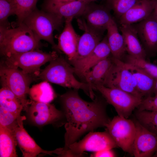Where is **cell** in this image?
Segmentation results:
<instances>
[{"mask_svg":"<svg viewBox=\"0 0 157 157\" xmlns=\"http://www.w3.org/2000/svg\"><path fill=\"white\" fill-rule=\"evenodd\" d=\"M28 94L32 101L45 103H50L56 97L52 87L49 82L44 81L32 86Z\"/></svg>","mask_w":157,"mask_h":157,"instance_id":"25","label":"cell"},{"mask_svg":"<svg viewBox=\"0 0 157 157\" xmlns=\"http://www.w3.org/2000/svg\"><path fill=\"white\" fill-rule=\"evenodd\" d=\"M17 26L12 28L0 26V55L3 57L38 49L45 46L24 24Z\"/></svg>","mask_w":157,"mask_h":157,"instance_id":"2","label":"cell"},{"mask_svg":"<svg viewBox=\"0 0 157 157\" xmlns=\"http://www.w3.org/2000/svg\"><path fill=\"white\" fill-rule=\"evenodd\" d=\"M122 61L144 70L155 79H157V65L147 59L137 58L126 54Z\"/></svg>","mask_w":157,"mask_h":157,"instance_id":"30","label":"cell"},{"mask_svg":"<svg viewBox=\"0 0 157 157\" xmlns=\"http://www.w3.org/2000/svg\"><path fill=\"white\" fill-rule=\"evenodd\" d=\"M126 64L135 78L137 89L143 99V97L153 96L155 79L144 70Z\"/></svg>","mask_w":157,"mask_h":157,"instance_id":"24","label":"cell"},{"mask_svg":"<svg viewBox=\"0 0 157 157\" xmlns=\"http://www.w3.org/2000/svg\"><path fill=\"white\" fill-rule=\"evenodd\" d=\"M137 108L139 110L157 111V95L150 96L143 98Z\"/></svg>","mask_w":157,"mask_h":157,"instance_id":"34","label":"cell"},{"mask_svg":"<svg viewBox=\"0 0 157 157\" xmlns=\"http://www.w3.org/2000/svg\"><path fill=\"white\" fill-rule=\"evenodd\" d=\"M119 29L124 39L127 54L137 58L147 59L146 52L133 25H120Z\"/></svg>","mask_w":157,"mask_h":157,"instance_id":"21","label":"cell"},{"mask_svg":"<svg viewBox=\"0 0 157 157\" xmlns=\"http://www.w3.org/2000/svg\"><path fill=\"white\" fill-rule=\"evenodd\" d=\"M111 55L106 35L88 55L70 64L74 68V73L82 78L84 74L95 65Z\"/></svg>","mask_w":157,"mask_h":157,"instance_id":"17","label":"cell"},{"mask_svg":"<svg viewBox=\"0 0 157 157\" xmlns=\"http://www.w3.org/2000/svg\"><path fill=\"white\" fill-rule=\"evenodd\" d=\"M135 115L136 119L141 125L157 135V111L137 110Z\"/></svg>","mask_w":157,"mask_h":157,"instance_id":"29","label":"cell"},{"mask_svg":"<svg viewBox=\"0 0 157 157\" xmlns=\"http://www.w3.org/2000/svg\"><path fill=\"white\" fill-rule=\"evenodd\" d=\"M73 18L65 19V26L58 38L57 47L58 50L63 52L67 56L70 63L75 59L77 51L79 37L72 24Z\"/></svg>","mask_w":157,"mask_h":157,"instance_id":"19","label":"cell"},{"mask_svg":"<svg viewBox=\"0 0 157 157\" xmlns=\"http://www.w3.org/2000/svg\"><path fill=\"white\" fill-rule=\"evenodd\" d=\"M62 56H58L37 76L38 78L64 87L83 90L92 100L95 96L93 87L89 84L78 81L74 75V67Z\"/></svg>","mask_w":157,"mask_h":157,"instance_id":"3","label":"cell"},{"mask_svg":"<svg viewBox=\"0 0 157 157\" xmlns=\"http://www.w3.org/2000/svg\"><path fill=\"white\" fill-rule=\"evenodd\" d=\"M58 56L55 51L47 53L38 49L3 57L1 63L8 66L19 67L25 73L37 77L41 67Z\"/></svg>","mask_w":157,"mask_h":157,"instance_id":"5","label":"cell"},{"mask_svg":"<svg viewBox=\"0 0 157 157\" xmlns=\"http://www.w3.org/2000/svg\"><path fill=\"white\" fill-rule=\"evenodd\" d=\"M92 156L93 157H113L116 156V155L111 149H105L95 152Z\"/></svg>","mask_w":157,"mask_h":157,"instance_id":"35","label":"cell"},{"mask_svg":"<svg viewBox=\"0 0 157 157\" xmlns=\"http://www.w3.org/2000/svg\"><path fill=\"white\" fill-rule=\"evenodd\" d=\"M107 5L119 19L140 0H107Z\"/></svg>","mask_w":157,"mask_h":157,"instance_id":"31","label":"cell"},{"mask_svg":"<svg viewBox=\"0 0 157 157\" xmlns=\"http://www.w3.org/2000/svg\"><path fill=\"white\" fill-rule=\"evenodd\" d=\"M63 19L51 13L36 8L25 18L23 23L30 28L40 40L47 41L56 51L59 52L54 42L53 34L55 30L62 26Z\"/></svg>","mask_w":157,"mask_h":157,"instance_id":"4","label":"cell"},{"mask_svg":"<svg viewBox=\"0 0 157 157\" xmlns=\"http://www.w3.org/2000/svg\"><path fill=\"white\" fill-rule=\"evenodd\" d=\"M117 147V145L106 130L102 132L91 131L82 139L71 144L65 150L67 157H81L84 156L86 151L96 152Z\"/></svg>","mask_w":157,"mask_h":157,"instance_id":"7","label":"cell"},{"mask_svg":"<svg viewBox=\"0 0 157 157\" xmlns=\"http://www.w3.org/2000/svg\"></svg>","mask_w":157,"mask_h":157,"instance_id":"40","label":"cell"},{"mask_svg":"<svg viewBox=\"0 0 157 157\" xmlns=\"http://www.w3.org/2000/svg\"><path fill=\"white\" fill-rule=\"evenodd\" d=\"M87 3L82 0L62 2L58 0H44L43 10L65 19L82 16Z\"/></svg>","mask_w":157,"mask_h":157,"instance_id":"15","label":"cell"},{"mask_svg":"<svg viewBox=\"0 0 157 157\" xmlns=\"http://www.w3.org/2000/svg\"><path fill=\"white\" fill-rule=\"evenodd\" d=\"M133 121L136 132L131 154L135 157L151 156L157 151V135L145 128L136 119Z\"/></svg>","mask_w":157,"mask_h":157,"instance_id":"13","label":"cell"},{"mask_svg":"<svg viewBox=\"0 0 157 157\" xmlns=\"http://www.w3.org/2000/svg\"><path fill=\"white\" fill-rule=\"evenodd\" d=\"M0 77L2 87L12 92L22 101L25 108L30 103L26 98L30 85L37 77L26 74L18 68L8 66L1 63Z\"/></svg>","mask_w":157,"mask_h":157,"instance_id":"6","label":"cell"},{"mask_svg":"<svg viewBox=\"0 0 157 157\" xmlns=\"http://www.w3.org/2000/svg\"><path fill=\"white\" fill-rule=\"evenodd\" d=\"M153 13L157 20V1L156 0Z\"/></svg>","mask_w":157,"mask_h":157,"instance_id":"36","label":"cell"},{"mask_svg":"<svg viewBox=\"0 0 157 157\" xmlns=\"http://www.w3.org/2000/svg\"><path fill=\"white\" fill-rule=\"evenodd\" d=\"M132 25L147 58L156 56L157 55V20L153 13L146 19Z\"/></svg>","mask_w":157,"mask_h":157,"instance_id":"12","label":"cell"},{"mask_svg":"<svg viewBox=\"0 0 157 157\" xmlns=\"http://www.w3.org/2000/svg\"><path fill=\"white\" fill-rule=\"evenodd\" d=\"M78 90H69L60 97L66 119L65 150L85 133L106 127L110 121L106 111L107 103L104 98L95 95L92 101H87L80 96Z\"/></svg>","mask_w":157,"mask_h":157,"instance_id":"1","label":"cell"},{"mask_svg":"<svg viewBox=\"0 0 157 157\" xmlns=\"http://www.w3.org/2000/svg\"><path fill=\"white\" fill-rule=\"evenodd\" d=\"M15 15L17 17V26L23 23L24 20L36 8L38 0H13Z\"/></svg>","mask_w":157,"mask_h":157,"instance_id":"28","label":"cell"},{"mask_svg":"<svg viewBox=\"0 0 157 157\" xmlns=\"http://www.w3.org/2000/svg\"><path fill=\"white\" fill-rule=\"evenodd\" d=\"M17 142L11 130L0 126V157H16Z\"/></svg>","mask_w":157,"mask_h":157,"instance_id":"27","label":"cell"},{"mask_svg":"<svg viewBox=\"0 0 157 157\" xmlns=\"http://www.w3.org/2000/svg\"><path fill=\"white\" fill-rule=\"evenodd\" d=\"M113 57V64L103 85L121 90L143 99L137 89L135 78L126 63Z\"/></svg>","mask_w":157,"mask_h":157,"instance_id":"8","label":"cell"},{"mask_svg":"<svg viewBox=\"0 0 157 157\" xmlns=\"http://www.w3.org/2000/svg\"><path fill=\"white\" fill-rule=\"evenodd\" d=\"M113 62V57L111 55L95 65L84 74L82 78L94 89L95 86L103 85Z\"/></svg>","mask_w":157,"mask_h":157,"instance_id":"23","label":"cell"},{"mask_svg":"<svg viewBox=\"0 0 157 157\" xmlns=\"http://www.w3.org/2000/svg\"><path fill=\"white\" fill-rule=\"evenodd\" d=\"M59 1H62V2H69L71 1L75 0H58Z\"/></svg>","mask_w":157,"mask_h":157,"instance_id":"39","label":"cell"},{"mask_svg":"<svg viewBox=\"0 0 157 157\" xmlns=\"http://www.w3.org/2000/svg\"><path fill=\"white\" fill-rule=\"evenodd\" d=\"M0 106L17 115H20L25 106L22 101L8 89L2 87L0 90Z\"/></svg>","mask_w":157,"mask_h":157,"instance_id":"26","label":"cell"},{"mask_svg":"<svg viewBox=\"0 0 157 157\" xmlns=\"http://www.w3.org/2000/svg\"><path fill=\"white\" fill-rule=\"evenodd\" d=\"M25 110L28 121L36 126L41 127L49 124L60 126L66 122L63 111L50 103L32 101Z\"/></svg>","mask_w":157,"mask_h":157,"instance_id":"10","label":"cell"},{"mask_svg":"<svg viewBox=\"0 0 157 157\" xmlns=\"http://www.w3.org/2000/svg\"><path fill=\"white\" fill-rule=\"evenodd\" d=\"M94 89L101 94L108 103L113 106L118 115L126 118L138 107L142 99L121 90L103 85L95 86Z\"/></svg>","mask_w":157,"mask_h":157,"instance_id":"9","label":"cell"},{"mask_svg":"<svg viewBox=\"0 0 157 157\" xmlns=\"http://www.w3.org/2000/svg\"><path fill=\"white\" fill-rule=\"evenodd\" d=\"M78 24L84 33L79 37L77 47L76 60L83 59L88 55L102 40L103 34L89 27L83 19H78Z\"/></svg>","mask_w":157,"mask_h":157,"instance_id":"18","label":"cell"},{"mask_svg":"<svg viewBox=\"0 0 157 157\" xmlns=\"http://www.w3.org/2000/svg\"><path fill=\"white\" fill-rule=\"evenodd\" d=\"M85 3H90L93 2V1L98 0H82Z\"/></svg>","mask_w":157,"mask_h":157,"instance_id":"38","label":"cell"},{"mask_svg":"<svg viewBox=\"0 0 157 157\" xmlns=\"http://www.w3.org/2000/svg\"><path fill=\"white\" fill-rule=\"evenodd\" d=\"M0 106V126L11 131L16 126L19 116Z\"/></svg>","mask_w":157,"mask_h":157,"instance_id":"33","label":"cell"},{"mask_svg":"<svg viewBox=\"0 0 157 157\" xmlns=\"http://www.w3.org/2000/svg\"><path fill=\"white\" fill-rule=\"evenodd\" d=\"M106 30V36L111 55L115 58L122 60L126 52L124 40L113 18L109 23Z\"/></svg>","mask_w":157,"mask_h":157,"instance_id":"22","label":"cell"},{"mask_svg":"<svg viewBox=\"0 0 157 157\" xmlns=\"http://www.w3.org/2000/svg\"><path fill=\"white\" fill-rule=\"evenodd\" d=\"M106 127L118 147L132 154L136 132L134 121L118 115L110 120Z\"/></svg>","mask_w":157,"mask_h":157,"instance_id":"11","label":"cell"},{"mask_svg":"<svg viewBox=\"0 0 157 157\" xmlns=\"http://www.w3.org/2000/svg\"><path fill=\"white\" fill-rule=\"evenodd\" d=\"M15 13L13 0H0V26L10 28L8 18Z\"/></svg>","mask_w":157,"mask_h":157,"instance_id":"32","label":"cell"},{"mask_svg":"<svg viewBox=\"0 0 157 157\" xmlns=\"http://www.w3.org/2000/svg\"><path fill=\"white\" fill-rule=\"evenodd\" d=\"M25 116L20 115L18 123L12 130L14 133L17 144L24 157H35L42 154L51 155L54 151L44 150L39 146L28 133L23 126Z\"/></svg>","mask_w":157,"mask_h":157,"instance_id":"16","label":"cell"},{"mask_svg":"<svg viewBox=\"0 0 157 157\" xmlns=\"http://www.w3.org/2000/svg\"><path fill=\"white\" fill-rule=\"evenodd\" d=\"M154 94V95H157V79L155 80Z\"/></svg>","mask_w":157,"mask_h":157,"instance_id":"37","label":"cell"},{"mask_svg":"<svg viewBox=\"0 0 157 157\" xmlns=\"http://www.w3.org/2000/svg\"><path fill=\"white\" fill-rule=\"evenodd\" d=\"M156 0H140L119 19L120 25H131L148 17L153 13Z\"/></svg>","mask_w":157,"mask_h":157,"instance_id":"20","label":"cell"},{"mask_svg":"<svg viewBox=\"0 0 157 157\" xmlns=\"http://www.w3.org/2000/svg\"><path fill=\"white\" fill-rule=\"evenodd\" d=\"M110 10L107 4L100 5L92 2L87 3L82 16L89 27L103 34L113 18Z\"/></svg>","mask_w":157,"mask_h":157,"instance_id":"14","label":"cell"}]
</instances>
